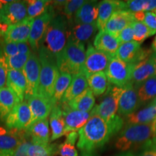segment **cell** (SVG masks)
<instances>
[{
	"label": "cell",
	"mask_w": 156,
	"mask_h": 156,
	"mask_svg": "<svg viewBox=\"0 0 156 156\" xmlns=\"http://www.w3.org/2000/svg\"><path fill=\"white\" fill-rule=\"evenodd\" d=\"M17 49H18V54H28L30 55L33 52L31 47L28 42H23L17 44Z\"/></svg>",
	"instance_id": "48"
},
{
	"label": "cell",
	"mask_w": 156,
	"mask_h": 156,
	"mask_svg": "<svg viewBox=\"0 0 156 156\" xmlns=\"http://www.w3.org/2000/svg\"><path fill=\"white\" fill-rule=\"evenodd\" d=\"M7 72H8V69L5 64V56L1 54L0 55V89L5 87V85L7 84Z\"/></svg>",
	"instance_id": "46"
},
{
	"label": "cell",
	"mask_w": 156,
	"mask_h": 156,
	"mask_svg": "<svg viewBox=\"0 0 156 156\" xmlns=\"http://www.w3.org/2000/svg\"><path fill=\"white\" fill-rule=\"evenodd\" d=\"M126 9L125 2L117 0H103L99 2L98 9V18L96 25L99 30H104L107 22L114 13L119 10Z\"/></svg>",
	"instance_id": "18"
},
{
	"label": "cell",
	"mask_w": 156,
	"mask_h": 156,
	"mask_svg": "<svg viewBox=\"0 0 156 156\" xmlns=\"http://www.w3.org/2000/svg\"><path fill=\"white\" fill-rule=\"evenodd\" d=\"M72 79H73V76L69 74L64 73H59L57 80H56L55 87H54L53 98H52V102L54 103V105L57 104L61 101L64 93H66L70 83H71Z\"/></svg>",
	"instance_id": "34"
},
{
	"label": "cell",
	"mask_w": 156,
	"mask_h": 156,
	"mask_svg": "<svg viewBox=\"0 0 156 156\" xmlns=\"http://www.w3.org/2000/svg\"><path fill=\"white\" fill-rule=\"evenodd\" d=\"M31 140L30 137L28 136L23 141L21 142V144L17 149L15 150L13 154V156H29L28 155V150L31 145Z\"/></svg>",
	"instance_id": "45"
},
{
	"label": "cell",
	"mask_w": 156,
	"mask_h": 156,
	"mask_svg": "<svg viewBox=\"0 0 156 156\" xmlns=\"http://www.w3.org/2000/svg\"><path fill=\"white\" fill-rule=\"evenodd\" d=\"M153 12H155V14H156V9H155V10H154Z\"/></svg>",
	"instance_id": "57"
},
{
	"label": "cell",
	"mask_w": 156,
	"mask_h": 156,
	"mask_svg": "<svg viewBox=\"0 0 156 156\" xmlns=\"http://www.w3.org/2000/svg\"><path fill=\"white\" fill-rule=\"evenodd\" d=\"M69 22L65 16L56 15L48 24L41 46L55 58L62 53L68 39Z\"/></svg>",
	"instance_id": "3"
},
{
	"label": "cell",
	"mask_w": 156,
	"mask_h": 156,
	"mask_svg": "<svg viewBox=\"0 0 156 156\" xmlns=\"http://www.w3.org/2000/svg\"><path fill=\"white\" fill-rule=\"evenodd\" d=\"M58 145L50 143H31L28 150L29 156H55Z\"/></svg>",
	"instance_id": "36"
},
{
	"label": "cell",
	"mask_w": 156,
	"mask_h": 156,
	"mask_svg": "<svg viewBox=\"0 0 156 156\" xmlns=\"http://www.w3.org/2000/svg\"><path fill=\"white\" fill-rule=\"evenodd\" d=\"M25 2L28 17L30 19H35L41 15L51 3V1L46 0H28Z\"/></svg>",
	"instance_id": "38"
},
{
	"label": "cell",
	"mask_w": 156,
	"mask_h": 156,
	"mask_svg": "<svg viewBox=\"0 0 156 156\" xmlns=\"http://www.w3.org/2000/svg\"><path fill=\"white\" fill-rule=\"evenodd\" d=\"M152 103H153V106H154V107H155V110H156V97L153 99V101H152Z\"/></svg>",
	"instance_id": "55"
},
{
	"label": "cell",
	"mask_w": 156,
	"mask_h": 156,
	"mask_svg": "<svg viewBox=\"0 0 156 156\" xmlns=\"http://www.w3.org/2000/svg\"><path fill=\"white\" fill-rule=\"evenodd\" d=\"M156 75V66L151 56L134 65L132 82L137 87L142 83Z\"/></svg>",
	"instance_id": "21"
},
{
	"label": "cell",
	"mask_w": 156,
	"mask_h": 156,
	"mask_svg": "<svg viewBox=\"0 0 156 156\" xmlns=\"http://www.w3.org/2000/svg\"><path fill=\"white\" fill-rule=\"evenodd\" d=\"M37 54L41 63L38 94L52 101L54 87L60 72L55 58L48 54L42 46L39 48Z\"/></svg>",
	"instance_id": "4"
},
{
	"label": "cell",
	"mask_w": 156,
	"mask_h": 156,
	"mask_svg": "<svg viewBox=\"0 0 156 156\" xmlns=\"http://www.w3.org/2000/svg\"><path fill=\"white\" fill-rule=\"evenodd\" d=\"M28 17L25 1H12L0 9V23L10 25L22 22Z\"/></svg>",
	"instance_id": "12"
},
{
	"label": "cell",
	"mask_w": 156,
	"mask_h": 156,
	"mask_svg": "<svg viewBox=\"0 0 156 156\" xmlns=\"http://www.w3.org/2000/svg\"><path fill=\"white\" fill-rule=\"evenodd\" d=\"M115 156H134L131 152H124V153H120L119 155H116Z\"/></svg>",
	"instance_id": "50"
},
{
	"label": "cell",
	"mask_w": 156,
	"mask_h": 156,
	"mask_svg": "<svg viewBox=\"0 0 156 156\" xmlns=\"http://www.w3.org/2000/svg\"><path fill=\"white\" fill-rule=\"evenodd\" d=\"M122 92V87L109 85L105 96L98 105L94 106L95 114L98 115L106 122H116L122 118L117 114L119 108V100Z\"/></svg>",
	"instance_id": "6"
},
{
	"label": "cell",
	"mask_w": 156,
	"mask_h": 156,
	"mask_svg": "<svg viewBox=\"0 0 156 156\" xmlns=\"http://www.w3.org/2000/svg\"><path fill=\"white\" fill-rule=\"evenodd\" d=\"M119 39L105 30H99L95 37L93 41V46L101 51L109 54L112 56H115L120 46Z\"/></svg>",
	"instance_id": "22"
},
{
	"label": "cell",
	"mask_w": 156,
	"mask_h": 156,
	"mask_svg": "<svg viewBox=\"0 0 156 156\" xmlns=\"http://www.w3.org/2000/svg\"><path fill=\"white\" fill-rule=\"evenodd\" d=\"M49 124L51 129V142L58 139L64 135V129H65V123L63 116L62 108L60 105H54L49 115Z\"/></svg>",
	"instance_id": "29"
},
{
	"label": "cell",
	"mask_w": 156,
	"mask_h": 156,
	"mask_svg": "<svg viewBox=\"0 0 156 156\" xmlns=\"http://www.w3.org/2000/svg\"><path fill=\"white\" fill-rule=\"evenodd\" d=\"M48 119L39 121L25 129L32 143H49L50 131Z\"/></svg>",
	"instance_id": "26"
},
{
	"label": "cell",
	"mask_w": 156,
	"mask_h": 156,
	"mask_svg": "<svg viewBox=\"0 0 156 156\" xmlns=\"http://www.w3.org/2000/svg\"><path fill=\"white\" fill-rule=\"evenodd\" d=\"M14 153H0V156H13Z\"/></svg>",
	"instance_id": "54"
},
{
	"label": "cell",
	"mask_w": 156,
	"mask_h": 156,
	"mask_svg": "<svg viewBox=\"0 0 156 156\" xmlns=\"http://www.w3.org/2000/svg\"><path fill=\"white\" fill-rule=\"evenodd\" d=\"M134 64L122 61L116 56L109 62L105 73L108 83L118 87H123L132 82Z\"/></svg>",
	"instance_id": "7"
},
{
	"label": "cell",
	"mask_w": 156,
	"mask_h": 156,
	"mask_svg": "<svg viewBox=\"0 0 156 156\" xmlns=\"http://www.w3.org/2000/svg\"><path fill=\"white\" fill-rule=\"evenodd\" d=\"M87 80L88 87L95 96H99L106 92L109 83L105 72L93 74L87 77Z\"/></svg>",
	"instance_id": "32"
},
{
	"label": "cell",
	"mask_w": 156,
	"mask_h": 156,
	"mask_svg": "<svg viewBox=\"0 0 156 156\" xmlns=\"http://www.w3.org/2000/svg\"><path fill=\"white\" fill-rule=\"evenodd\" d=\"M155 140V122L147 124H127L117 137L115 147L125 152L134 147H145Z\"/></svg>",
	"instance_id": "2"
},
{
	"label": "cell",
	"mask_w": 156,
	"mask_h": 156,
	"mask_svg": "<svg viewBox=\"0 0 156 156\" xmlns=\"http://www.w3.org/2000/svg\"><path fill=\"white\" fill-rule=\"evenodd\" d=\"M0 44H1V48L3 55L6 57L18 54L17 44L11 42H5L3 39H0Z\"/></svg>",
	"instance_id": "42"
},
{
	"label": "cell",
	"mask_w": 156,
	"mask_h": 156,
	"mask_svg": "<svg viewBox=\"0 0 156 156\" xmlns=\"http://www.w3.org/2000/svg\"><path fill=\"white\" fill-rule=\"evenodd\" d=\"M6 85L7 87L11 90L17 95L20 102L25 101L27 82L23 71L8 69Z\"/></svg>",
	"instance_id": "23"
},
{
	"label": "cell",
	"mask_w": 156,
	"mask_h": 156,
	"mask_svg": "<svg viewBox=\"0 0 156 156\" xmlns=\"http://www.w3.org/2000/svg\"><path fill=\"white\" fill-rule=\"evenodd\" d=\"M80 156H95L90 152H82Z\"/></svg>",
	"instance_id": "51"
},
{
	"label": "cell",
	"mask_w": 156,
	"mask_h": 156,
	"mask_svg": "<svg viewBox=\"0 0 156 156\" xmlns=\"http://www.w3.org/2000/svg\"><path fill=\"white\" fill-rule=\"evenodd\" d=\"M153 50L141 47V44L134 41L121 44L117 50L116 56L122 61L136 65L151 56Z\"/></svg>",
	"instance_id": "10"
},
{
	"label": "cell",
	"mask_w": 156,
	"mask_h": 156,
	"mask_svg": "<svg viewBox=\"0 0 156 156\" xmlns=\"http://www.w3.org/2000/svg\"><path fill=\"white\" fill-rule=\"evenodd\" d=\"M125 3L127 10L134 13L153 12L156 9V0H128Z\"/></svg>",
	"instance_id": "37"
},
{
	"label": "cell",
	"mask_w": 156,
	"mask_h": 156,
	"mask_svg": "<svg viewBox=\"0 0 156 156\" xmlns=\"http://www.w3.org/2000/svg\"><path fill=\"white\" fill-rule=\"evenodd\" d=\"M134 21H136V20L134 12L126 9L119 10L114 13L112 17L108 20L104 30L117 38L119 34L123 29L131 25Z\"/></svg>",
	"instance_id": "19"
},
{
	"label": "cell",
	"mask_w": 156,
	"mask_h": 156,
	"mask_svg": "<svg viewBox=\"0 0 156 156\" xmlns=\"http://www.w3.org/2000/svg\"><path fill=\"white\" fill-rule=\"evenodd\" d=\"M78 139V132H73L66 135L64 143L58 145L57 155L59 156H78V152L75 147Z\"/></svg>",
	"instance_id": "35"
},
{
	"label": "cell",
	"mask_w": 156,
	"mask_h": 156,
	"mask_svg": "<svg viewBox=\"0 0 156 156\" xmlns=\"http://www.w3.org/2000/svg\"><path fill=\"white\" fill-rule=\"evenodd\" d=\"M98 30L96 23L94 24H75L68 33V38L79 44H85L92 38Z\"/></svg>",
	"instance_id": "27"
},
{
	"label": "cell",
	"mask_w": 156,
	"mask_h": 156,
	"mask_svg": "<svg viewBox=\"0 0 156 156\" xmlns=\"http://www.w3.org/2000/svg\"><path fill=\"white\" fill-rule=\"evenodd\" d=\"M151 58L153 59V61H154V62H155V66H156V52H153V54H151Z\"/></svg>",
	"instance_id": "53"
},
{
	"label": "cell",
	"mask_w": 156,
	"mask_h": 156,
	"mask_svg": "<svg viewBox=\"0 0 156 156\" xmlns=\"http://www.w3.org/2000/svg\"><path fill=\"white\" fill-rule=\"evenodd\" d=\"M34 19L27 17L22 22L10 25L3 40L5 42L15 44L28 42L30 34V28Z\"/></svg>",
	"instance_id": "20"
},
{
	"label": "cell",
	"mask_w": 156,
	"mask_h": 156,
	"mask_svg": "<svg viewBox=\"0 0 156 156\" xmlns=\"http://www.w3.org/2000/svg\"><path fill=\"white\" fill-rule=\"evenodd\" d=\"M124 125L122 118L108 123L98 115L94 114L78 131L77 147L82 152H90L102 147L111 137L121 131Z\"/></svg>",
	"instance_id": "1"
},
{
	"label": "cell",
	"mask_w": 156,
	"mask_h": 156,
	"mask_svg": "<svg viewBox=\"0 0 156 156\" xmlns=\"http://www.w3.org/2000/svg\"><path fill=\"white\" fill-rule=\"evenodd\" d=\"M128 124H147L156 122V110L153 103L126 116Z\"/></svg>",
	"instance_id": "31"
},
{
	"label": "cell",
	"mask_w": 156,
	"mask_h": 156,
	"mask_svg": "<svg viewBox=\"0 0 156 156\" xmlns=\"http://www.w3.org/2000/svg\"><path fill=\"white\" fill-rule=\"evenodd\" d=\"M25 101L28 103L31 113V120L29 126L39 121L48 119L54 106L52 101L44 98L38 94L29 97Z\"/></svg>",
	"instance_id": "16"
},
{
	"label": "cell",
	"mask_w": 156,
	"mask_h": 156,
	"mask_svg": "<svg viewBox=\"0 0 156 156\" xmlns=\"http://www.w3.org/2000/svg\"><path fill=\"white\" fill-rule=\"evenodd\" d=\"M2 6H3V4L2 3L1 1H0V9H1L2 7Z\"/></svg>",
	"instance_id": "56"
},
{
	"label": "cell",
	"mask_w": 156,
	"mask_h": 156,
	"mask_svg": "<svg viewBox=\"0 0 156 156\" xmlns=\"http://www.w3.org/2000/svg\"><path fill=\"white\" fill-rule=\"evenodd\" d=\"M31 120V113L28 103L20 102L13 108L5 121L6 127L9 129L25 130L28 127Z\"/></svg>",
	"instance_id": "14"
},
{
	"label": "cell",
	"mask_w": 156,
	"mask_h": 156,
	"mask_svg": "<svg viewBox=\"0 0 156 156\" xmlns=\"http://www.w3.org/2000/svg\"><path fill=\"white\" fill-rule=\"evenodd\" d=\"M136 88L140 103H145L156 97V75L142 83Z\"/></svg>",
	"instance_id": "33"
},
{
	"label": "cell",
	"mask_w": 156,
	"mask_h": 156,
	"mask_svg": "<svg viewBox=\"0 0 156 156\" xmlns=\"http://www.w3.org/2000/svg\"><path fill=\"white\" fill-rule=\"evenodd\" d=\"M61 106L65 123V129L64 135L73 132H78L83 126L85 125L90 117L95 114V108H93L89 112H79V111L70 110L64 105L58 103Z\"/></svg>",
	"instance_id": "15"
},
{
	"label": "cell",
	"mask_w": 156,
	"mask_h": 156,
	"mask_svg": "<svg viewBox=\"0 0 156 156\" xmlns=\"http://www.w3.org/2000/svg\"><path fill=\"white\" fill-rule=\"evenodd\" d=\"M140 103L136 87L132 82H130L122 87V92L119 100V115L126 117L129 116L135 112L140 106Z\"/></svg>",
	"instance_id": "13"
},
{
	"label": "cell",
	"mask_w": 156,
	"mask_h": 156,
	"mask_svg": "<svg viewBox=\"0 0 156 156\" xmlns=\"http://www.w3.org/2000/svg\"><path fill=\"white\" fill-rule=\"evenodd\" d=\"M137 156H156V140L143 147V151Z\"/></svg>",
	"instance_id": "47"
},
{
	"label": "cell",
	"mask_w": 156,
	"mask_h": 156,
	"mask_svg": "<svg viewBox=\"0 0 156 156\" xmlns=\"http://www.w3.org/2000/svg\"><path fill=\"white\" fill-rule=\"evenodd\" d=\"M56 15V12L51 3L47 9L41 15L34 19L31 24L30 34L28 40L31 49L34 52H38L42 44L48 25Z\"/></svg>",
	"instance_id": "8"
},
{
	"label": "cell",
	"mask_w": 156,
	"mask_h": 156,
	"mask_svg": "<svg viewBox=\"0 0 156 156\" xmlns=\"http://www.w3.org/2000/svg\"><path fill=\"white\" fill-rule=\"evenodd\" d=\"M112 57L109 54L96 49L92 44H89L85 53L83 74L88 77L93 74L105 72Z\"/></svg>",
	"instance_id": "9"
},
{
	"label": "cell",
	"mask_w": 156,
	"mask_h": 156,
	"mask_svg": "<svg viewBox=\"0 0 156 156\" xmlns=\"http://www.w3.org/2000/svg\"><path fill=\"white\" fill-rule=\"evenodd\" d=\"M132 26L134 30V41L140 44H142V43L148 37L153 36L151 30L144 23L134 21L132 23Z\"/></svg>",
	"instance_id": "40"
},
{
	"label": "cell",
	"mask_w": 156,
	"mask_h": 156,
	"mask_svg": "<svg viewBox=\"0 0 156 156\" xmlns=\"http://www.w3.org/2000/svg\"><path fill=\"white\" fill-rule=\"evenodd\" d=\"M85 53V44H79L68 38L65 47L56 58L60 73L69 74L72 76L83 73Z\"/></svg>",
	"instance_id": "5"
},
{
	"label": "cell",
	"mask_w": 156,
	"mask_h": 156,
	"mask_svg": "<svg viewBox=\"0 0 156 156\" xmlns=\"http://www.w3.org/2000/svg\"><path fill=\"white\" fill-rule=\"evenodd\" d=\"M85 1L83 0H69V1H66L65 5L63 8V14L65 16L68 21H71L74 15L77 12Z\"/></svg>",
	"instance_id": "41"
},
{
	"label": "cell",
	"mask_w": 156,
	"mask_h": 156,
	"mask_svg": "<svg viewBox=\"0 0 156 156\" xmlns=\"http://www.w3.org/2000/svg\"><path fill=\"white\" fill-rule=\"evenodd\" d=\"M20 102L17 95L8 87L0 89V121L5 122L7 116Z\"/></svg>",
	"instance_id": "28"
},
{
	"label": "cell",
	"mask_w": 156,
	"mask_h": 156,
	"mask_svg": "<svg viewBox=\"0 0 156 156\" xmlns=\"http://www.w3.org/2000/svg\"><path fill=\"white\" fill-rule=\"evenodd\" d=\"M41 63L38 54L33 51L23 69L27 82V89L25 101L29 97L38 94Z\"/></svg>",
	"instance_id": "11"
},
{
	"label": "cell",
	"mask_w": 156,
	"mask_h": 156,
	"mask_svg": "<svg viewBox=\"0 0 156 156\" xmlns=\"http://www.w3.org/2000/svg\"><path fill=\"white\" fill-rule=\"evenodd\" d=\"M27 136L25 129H9L0 126V153H14Z\"/></svg>",
	"instance_id": "17"
},
{
	"label": "cell",
	"mask_w": 156,
	"mask_h": 156,
	"mask_svg": "<svg viewBox=\"0 0 156 156\" xmlns=\"http://www.w3.org/2000/svg\"><path fill=\"white\" fill-rule=\"evenodd\" d=\"M95 95L91 90L87 88L83 93L67 103H60L70 110L89 112L95 106Z\"/></svg>",
	"instance_id": "25"
},
{
	"label": "cell",
	"mask_w": 156,
	"mask_h": 156,
	"mask_svg": "<svg viewBox=\"0 0 156 156\" xmlns=\"http://www.w3.org/2000/svg\"><path fill=\"white\" fill-rule=\"evenodd\" d=\"M155 129H156V122H155Z\"/></svg>",
	"instance_id": "58"
},
{
	"label": "cell",
	"mask_w": 156,
	"mask_h": 156,
	"mask_svg": "<svg viewBox=\"0 0 156 156\" xmlns=\"http://www.w3.org/2000/svg\"><path fill=\"white\" fill-rule=\"evenodd\" d=\"M87 88H88L87 80L83 73L73 76L72 82L69 87L64 93L63 98L58 103H67L83 93Z\"/></svg>",
	"instance_id": "30"
},
{
	"label": "cell",
	"mask_w": 156,
	"mask_h": 156,
	"mask_svg": "<svg viewBox=\"0 0 156 156\" xmlns=\"http://www.w3.org/2000/svg\"><path fill=\"white\" fill-rule=\"evenodd\" d=\"M117 38L119 41L120 44L126 42H131L134 41V30L132 24L126 26L119 34Z\"/></svg>",
	"instance_id": "44"
},
{
	"label": "cell",
	"mask_w": 156,
	"mask_h": 156,
	"mask_svg": "<svg viewBox=\"0 0 156 156\" xmlns=\"http://www.w3.org/2000/svg\"><path fill=\"white\" fill-rule=\"evenodd\" d=\"M142 23H144L151 30L152 35L156 34V14L154 12H147L145 13Z\"/></svg>",
	"instance_id": "43"
},
{
	"label": "cell",
	"mask_w": 156,
	"mask_h": 156,
	"mask_svg": "<svg viewBox=\"0 0 156 156\" xmlns=\"http://www.w3.org/2000/svg\"><path fill=\"white\" fill-rule=\"evenodd\" d=\"M30 55L18 54L17 55L8 56V57L5 56V62L7 69L23 71Z\"/></svg>",
	"instance_id": "39"
},
{
	"label": "cell",
	"mask_w": 156,
	"mask_h": 156,
	"mask_svg": "<svg viewBox=\"0 0 156 156\" xmlns=\"http://www.w3.org/2000/svg\"><path fill=\"white\" fill-rule=\"evenodd\" d=\"M152 50H153L154 52H156V36L155 38H154L153 44H152Z\"/></svg>",
	"instance_id": "52"
},
{
	"label": "cell",
	"mask_w": 156,
	"mask_h": 156,
	"mask_svg": "<svg viewBox=\"0 0 156 156\" xmlns=\"http://www.w3.org/2000/svg\"><path fill=\"white\" fill-rule=\"evenodd\" d=\"M98 1H85L73 17L75 24H94L98 18Z\"/></svg>",
	"instance_id": "24"
},
{
	"label": "cell",
	"mask_w": 156,
	"mask_h": 156,
	"mask_svg": "<svg viewBox=\"0 0 156 156\" xmlns=\"http://www.w3.org/2000/svg\"><path fill=\"white\" fill-rule=\"evenodd\" d=\"M9 25L5 24V23H0V39H3L5 37L6 33L7 32Z\"/></svg>",
	"instance_id": "49"
}]
</instances>
